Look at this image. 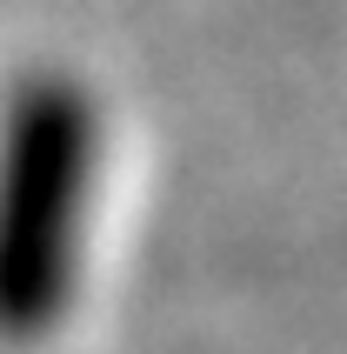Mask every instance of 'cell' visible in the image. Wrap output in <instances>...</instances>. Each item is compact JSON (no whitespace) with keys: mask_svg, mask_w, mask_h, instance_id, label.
I'll return each instance as SVG.
<instances>
[{"mask_svg":"<svg viewBox=\"0 0 347 354\" xmlns=\"http://www.w3.org/2000/svg\"><path fill=\"white\" fill-rule=\"evenodd\" d=\"M100 120L67 74H27L0 107V341H40L80 281Z\"/></svg>","mask_w":347,"mask_h":354,"instance_id":"cell-1","label":"cell"}]
</instances>
